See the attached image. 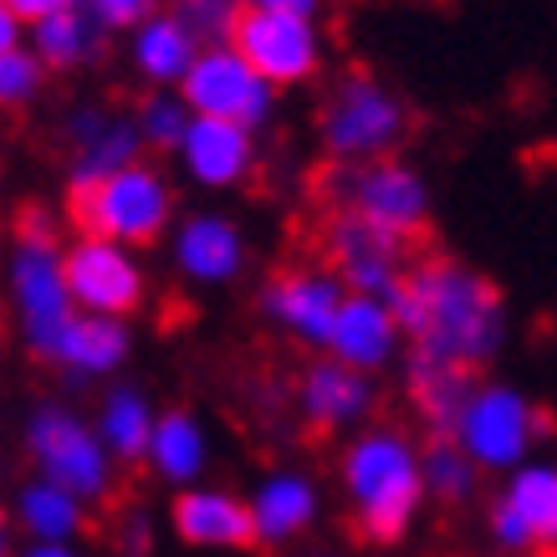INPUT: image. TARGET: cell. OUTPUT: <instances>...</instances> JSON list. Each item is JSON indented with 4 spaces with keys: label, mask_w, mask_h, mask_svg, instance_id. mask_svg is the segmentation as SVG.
Masks as SVG:
<instances>
[{
    "label": "cell",
    "mask_w": 557,
    "mask_h": 557,
    "mask_svg": "<svg viewBox=\"0 0 557 557\" xmlns=\"http://www.w3.org/2000/svg\"><path fill=\"white\" fill-rule=\"evenodd\" d=\"M409 358L481 379L511 338V312L486 271L456 256H414L388 297Z\"/></svg>",
    "instance_id": "obj_1"
},
{
    "label": "cell",
    "mask_w": 557,
    "mask_h": 557,
    "mask_svg": "<svg viewBox=\"0 0 557 557\" xmlns=\"http://www.w3.org/2000/svg\"><path fill=\"white\" fill-rule=\"evenodd\" d=\"M338 491L363 542H399L424 507L420 445L399 424H358L338 450Z\"/></svg>",
    "instance_id": "obj_2"
},
{
    "label": "cell",
    "mask_w": 557,
    "mask_h": 557,
    "mask_svg": "<svg viewBox=\"0 0 557 557\" xmlns=\"http://www.w3.org/2000/svg\"><path fill=\"white\" fill-rule=\"evenodd\" d=\"M0 282H5V302H11L21 348L41 358V363H51L67 322L77 318V307H72L67 276H62V231H57V215H47L41 205H32L16 220Z\"/></svg>",
    "instance_id": "obj_3"
},
{
    "label": "cell",
    "mask_w": 557,
    "mask_h": 557,
    "mask_svg": "<svg viewBox=\"0 0 557 557\" xmlns=\"http://www.w3.org/2000/svg\"><path fill=\"white\" fill-rule=\"evenodd\" d=\"M174 215H180V195H174V174L159 159H134L123 170L102 174L98 185L67 189V220L77 236H102L149 251L170 236Z\"/></svg>",
    "instance_id": "obj_4"
},
{
    "label": "cell",
    "mask_w": 557,
    "mask_h": 557,
    "mask_svg": "<svg viewBox=\"0 0 557 557\" xmlns=\"http://www.w3.org/2000/svg\"><path fill=\"white\" fill-rule=\"evenodd\" d=\"M409 102L379 72L348 67L338 72L318 102V149L333 170H354L399 153L409 138Z\"/></svg>",
    "instance_id": "obj_5"
},
{
    "label": "cell",
    "mask_w": 557,
    "mask_h": 557,
    "mask_svg": "<svg viewBox=\"0 0 557 557\" xmlns=\"http://www.w3.org/2000/svg\"><path fill=\"white\" fill-rule=\"evenodd\" d=\"M450 440L481 475H507L537 460V445L547 440V414L527 388L507 379H475L450 424Z\"/></svg>",
    "instance_id": "obj_6"
},
{
    "label": "cell",
    "mask_w": 557,
    "mask_h": 557,
    "mask_svg": "<svg viewBox=\"0 0 557 557\" xmlns=\"http://www.w3.org/2000/svg\"><path fill=\"white\" fill-rule=\"evenodd\" d=\"M21 445H26L36 475L57 481V486L72 491V496L87 502V507H102V502H113V496H119L123 466L102 450L92 420L77 414L72 405H57V399L36 405L32 414H26Z\"/></svg>",
    "instance_id": "obj_7"
},
{
    "label": "cell",
    "mask_w": 557,
    "mask_h": 557,
    "mask_svg": "<svg viewBox=\"0 0 557 557\" xmlns=\"http://www.w3.org/2000/svg\"><path fill=\"white\" fill-rule=\"evenodd\" d=\"M333 200H338V210L369 220V225H379L384 236L405 240V246H414L430 231V215H435V189H430L424 170L399 159V153L338 170Z\"/></svg>",
    "instance_id": "obj_8"
},
{
    "label": "cell",
    "mask_w": 557,
    "mask_h": 557,
    "mask_svg": "<svg viewBox=\"0 0 557 557\" xmlns=\"http://www.w3.org/2000/svg\"><path fill=\"white\" fill-rule=\"evenodd\" d=\"M174 92L185 98V108L195 119L236 123V128H251V134H261L276 119V102H282V92L231 41H210V47L195 51L185 83L174 87Z\"/></svg>",
    "instance_id": "obj_9"
},
{
    "label": "cell",
    "mask_w": 557,
    "mask_h": 557,
    "mask_svg": "<svg viewBox=\"0 0 557 557\" xmlns=\"http://www.w3.org/2000/svg\"><path fill=\"white\" fill-rule=\"evenodd\" d=\"M62 276H67L77 312L123 318V322H134L144 312L153 287L144 251L119 246V240H102V236H77V231L62 240Z\"/></svg>",
    "instance_id": "obj_10"
},
{
    "label": "cell",
    "mask_w": 557,
    "mask_h": 557,
    "mask_svg": "<svg viewBox=\"0 0 557 557\" xmlns=\"http://www.w3.org/2000/svg\"><path fill=\"white\" fill-rule=\"evenodd\" d=\"M231 47H236L276 92L318 83L322 67H327L322 21L287 16V11H251V5H240L236 26H231Z\"/></svg>",
    "instance_id": "obj_11"
},
{
    "label": "cell",
    "mask_w": 557,
    "mask_h": 557,
    "mask_svg": "<svg viewBox=\"0 0 557 557\" xmlns=\"http://www.w3.org/2000/svg\"><path fill=\"white\" fill-rule=\"evenodd\" d=\"M170 267L180 282L200 292H220V287H236L246 267H251V236L231 210H185L174 215L170 225Z\"/></svg>",
    "instance_id": "obj_12"
},
{
    "label": "cell",
    "mask_w": 557,
    "mask_h": 557,
    "mask_svg": "<svg viewBox=\"0 0 557 557\" xmlns=\"http://www.w3.org/2000/svg\"><path fill=\"white\" fill-rule=\"evenodd\" d=\"M322 251L327 261L322 267L343 282V292H358V297H394V287L405 282L409 271V246L405 240L384 236L379 225L348 215V210H333L327 225H322Z\"/></svg>",
    "instance_id": "obj_13"
},
{
    "label": "cell",
    "mask_w": 557,
    "mask_h": 557,
    "mask_svg": "<svg viewBox=\"0 0 557 557\" xmlns=\"http://www.w3.org/2000/svg\"><path fill=\"white\" fill-rule=\"evenodd\" d=\"M491 542L502 553H547L557 547V466L553 460H527L502 475V491L486 511Z\"/></svg>",
    "instance_id": "obj_14"
},
{
    "label": "cell",
    "mask_w": 557,
    "mask_h": 557,
    "mask_svg": "<svg viewBox=\"0 0 557 557\" xmlns=\"http://www.w3.org/2000/svg\"><path fill=\"white\" fill-rule=\"evenodd\" d=\"M174 174L200 195H236L261 170V144L251 128L220 119H189L185 138L174 144Z\"/></svg>",
    "instance_id": "obj_15"
},
{
    "label": "cell",
    "mask_w": 557,
    "mask_h": 557,
    "mask_svg": "<svg viewBox=\"0 0 557 557\" xmlns=\"http://www.w3.org/2000/svg\"><path fill=\"white\" fill-rule=\"evenodd\" d=\"M343 297H348V292H343V282L327 267H287L261 287L256 307H261V318H267L282 338L322 354V343L333 333V318H338Z\"/></svg>",
    "instance_id": "obj_16"
},
{
    "label": "cell",
    "mask_w": 557,
    "mask_h": 557,
    "mask_svg": "<svg viewBox=\"0 0 557 557\" xmlns=\"http://www.w3.org/2000/svg\"><path fill=\"white\" fill-rule=\"evenodd\" d=\"M292 405H297V420L318 435H354L358 424L373 420V405H379V384L369 373L348 369L338 358L318 354L297 373L292 384Z\"/></svg>",
    "instance_id": "obj_17"
},
{
    "label": "cell",
    "mask_w": 557,
    "mask_h": 557,
    "mask_svg": "<svg viewBox=\"0 0 557 557\" xmlns=\"http://www.w3.org/2000/svg\"><path fill=\"white\" fill-rule=\"evenodd\" d=\"M62 138H67V189L98 185L102 174L144 159L134 113H123L113 102H77L62 119Z\"/></svg>",
    "instance_id": "obj_18"
},
{
    "label": "cell",
    "mask_w": 557,
    "mask_h": 557,
    "mask_svg": "<svg viewBox=\"0 0 557 557\" xmlns=\"http://www.w3.org/2000/svg\"><path fill=\"white\" fill-rule=\"evenodd\" d=\"M322 354L348 363V369L369 373L379 379L384 369H394L399 358H405V333H399V318H394V307L384 297H358L348 292L338 307V318H333V333L322 343Z\"/></svg>",
    "instance_id": "obj_19"
},
{
    "label": "cell",
    "mask_w": 557,
    "mask_h": 557,
    "mask_svg": "<svg viewBox=\"0 0 557 557\" xmlns=\"http://www.w3.org/2000/svg\"><path fill=\"white\" fill-rule=\"evenodd\" d=\"M251 511V537L261 547H292L322 522V486L318 475L297 471V466H276L251 486L246 496Z\"/></svg>",
    "instance_id": "obj_20"
},
{
    "label": "cell",
    "mask_w": 557,
    "mask_h": 557,
    "mask_svg": "<svg viewBox=\"0 0 557 557\" xmlns=\"http://www.w3.org/2000/svg\"><path fill=\"white\" fill-rule=\"evenodd\" d=\"M170 527H174V537L189 542V547H200V553H240V547L256 542L246 496L231 486H215V481L174 491Z\"/></svg>",
    "instance_id": "obj_21"
},
{
    "label": "cell",
    "mask_w": 557,
    "mask_h": 557,
    "mask_svg": "<svg viewBox=\"0 0 557 557\" xmlns=\"http://www.w3.org/2000/svg\"><path fill=\"white\" fill-rule=\"evenodd\" d=\"M134 358V327L123 318H92L77 312L67 333L51 354V369H62L72 384H98V379H119Z\"/></svg>",
    "instance_id": "obj_22"
},
{
    "label": "cell",
    "mask_w": 557,
    "mask_h": 557,
    "mask_svg": "<svg viewBox=\"0 0 557 557\" xmlns=\"http://www.w3.org/2000/svg\"><path fill=\"white\" fill-rule=\"evenodd\" d=\"M210 460H215V445H210V430L195 409H159L149 435V450H144V466L159 486L185 491L200 486L210 475Z\"/></svg>",
    "instance_id": "obj_23"
},
{
    "label": "cell",
    "mask_w": 557,
    "mask_h": 557,
    "mask_svg": "<svg viewBox=\"0 0 557 557\" xmlns=\"http://www.w3.org/2000/svg\"><path fill=\"white\" fill-rule=\"evenodd\" d=\"M200 41L170 16V11H153L138 26L123 32V57H128V72H134L144 87H180L185 83L189 62H195Z\"/></svg>",
    "instance_id": "obj_24"
},
{
    "label": "cell",
    "mask_w": 557,
    "mask_h": 557,
    "mask_svg": "<svg viewBox=\"0 0 557 557\" xmlns=\"http://www.w3.org/2000/svg\"><path fill=\"white\" fill-rule=\"evenodd\" d=\"M87 502H77L72 491H62L47 475H26L16 491H11V527H16L26 542H77L87 532Z\"/></svg>",
    "instance_id": "obj_25"
},
{
    "label": "cell",
    "mask_w": 557,
    "mask_h": 557,
    "mask_svg": "<svg viewBox=\"0 0 557 557\" xmlns=\"http://www.w3.org/2000/svg\"><path fill=\"white\" fill-rule=\"evenodd\" d=\"M153 420H159L153 399L138 384H123V379H113V384L102 388L98 409H92V430H98L102 450L119 460V466H138V460H144Z\"/></svg>",
    "instance_id": "obj_26"
},
{
    "label": "cell",
    "mask_w": 557,
    "mask_h": 557,
    "mask_svg": "<svg viewBox=\"0 0 557 557\" xmlns=\"http://www.w3.org/2000/svg\"><path fill=\"white\" fill-rule=\"evenodd\" d=\"M102 41H108V32L87 16L83 5H67V11L26 26V47L41 57V67H47L51 77H72V72L92 67L102 57Z\"/></svg>",
    "instance_id": "obj_27"
},
{
    "label": "cell",
    "mask_w": 557,
    "mask_h": 557,
    "mask_svg": "<svg viewBox=\"0 0 557 557\" xmlns=\"http://www.w3.org/2000/svg\"><path fill=\"white\" fill-rule=\"evenodd\" d=\"M471 384L475 379L471 373H460V369H440V363H424V358H409L405 363L409 405H414V414L424 420L430 435H450V424H456Z\"/></svg>",
    "instance_id": "obj_28"
},
{
    "label": "cell",
    "mask_w": 557,
    "mask_h": 557,
    "mask_svg": "<svg viewBox=\"0 0 557 557\" xmlns=\"http://www.w3.org/2000/svg\"><path fill=\"white\" fill-rule=\"evenodd\" d=\"M420 481H424V502L466 507L475 486H481V471L466 460V450L450 435H430V445H420Z\"/></svg>",
    "instance_id": "obj_29"
},
{
    "label": "cell",
    "mask_w": 557,
    "mask_h": 557,
    "mask_svg": "<svg viewBox=\"0 0 557 557\" xmlns=\"http://www.w3.org/2000/svg\"><path fill=\"white\" fill-rule=\"evenodd\" d=\"M128 113H134L138 144H144V153H149V159H159V153L170 159L174 144L185 138L189 119H195V113L185 108V98H180L174 87H144V98H138Z\"/></svg>",
    "instance_id": "obj_30"
},
{
    "label": "cell",
    "mask_w": 557,
    "mask_h": 557,
    "mask_svg": "<svg viewBox=\"0 0 557 557\" xmlns=\"http://www.w3.org/2000/svg\"><path fill=\"white\" fill-rule=\"evenodd\" d=\"M47 83L51 72L41 67V57H36L26 41L11 47L0 57V113H26L36 102L47 98Z\"/></svg>",
    "instance_id": "obj_31"
},
{
    "label": "cell",
    "mask_w": 557,
    "mask_h": 557,
    "mask_svg": "<svg viewBox=\"0 0 557 557\" xmlns=\"http://www.w3.org/2000/svg\"><path fill=\"white\" fill-rule=\"evenodd\" d=\"M164 11H170L200 47H210V41H231L240 0H164Z\"/></svg>",
    "instance_id": "obj_32"
},
{
    "label": "cell",
    "mask_w": 557,
    "mask_h": 557,
    "mask_svg": "<svg viewBox=\"0 0 557 557\" xmlns=\"http://www.w3.org/2000/svg\"><path fill=\"white\" fill-rule=\"evenodd\" d=\"M77 5L98 21L102 32H128V26H138L144 16L164 11V0H77Z\"/></svg>",
    "instance_id": "obj_33"
},
{
    "label": "cell",
    "mask_w": 557,
    "mask_h": 557,
    "mask_svg": "<svg viewBox=\"0 0 557 557\" xmlns=\"http://www.w3.org/2000/svg\"><path fill=\"white\" fill-rule=\"evenodd\" d=\"M119 553L123 557H149L153 553V522L144 511H128L119 527Z\"/></svg>",
    "instance_id": "obj_34"
},
{
    "label": "cell",
    "mask_w": 557,
    "mask_h": 557,
    "mask_svg": "<svg viewBox=\"0 0 557 557\" xmlns=\"http://www.w3.org/2000/svg\"><path fill=\"white\" fill-rule=\"evenodd\" d=\"M11 11H16L21 26H36V21L57 16V11H67V5H77V0H5Z\"/></svg>",
    "instance_id": "obj_35"
},
{
    "label": "cell",
    "mask_w": 557,
    "mask_h": 557,
    "mask_svg": "<svg viewBox=\"0 0 557 557\" xmlns=\"http://www.w3.org/2000/svg\"><path fill=\"white\" fill-rule=\"evenodd\" d=\"M240 5H251V11H287V16H322V5L327 0H240Z\"/></svg>",
    "instance_id": "obj_36"
},
{
    "label": "cell",
    "mask_w": 557,
    "mask_h": 557,
    "mask_svg": "<svg viewBox=\"0 0 557 557\" xmlns=\"http://www.w3.org/2000/svg\"><path fill=\"white\" fill-rule=\"evenodd\" d=\"M21 41H26V26H21L16 11H11V5L0 0V57H5L11 47H21Z\"/></svg>",
    "instance_id": "obj_37"
},
{
    "label": "cell",
    "mask_w": 557,
    "mask_h": 557,
    "mask_svg": "<svg viewBox=\"0 0 557 557\" xmlns=\"http://www.w3.org/2000/svg\"><path fill=\"white\" fill-rule=\"evenodd\" d=\"M11 557H83V553H77V542H26Z\"/></svg>",
    "instance_id": "obj_38"
},
{
    "label": "cell",
    "mask_w": 557,
    "mask_h": 557,
    "mask_svg": "<svg viewBox=\"0 0 557 557\" xmlns=\"http://www.w3.org/2000/svg\"><path fill=\"white\" fill-rule=\"evenodd\" d=\"M11 532H16V527H11V517L0 511V557H11V553H16V547H11Z\"/></svg>",
    "instance_id": "obj_39"
},
{
    "label": "cell",
    "mask_w": 557,
    "mask_h": 557,
    "mask_svg": "<svg viewBox=\"0 0 557 557\" xmlns=\"http://www.w3.org/2000/svg\"><path fill=\"white\" fill-rule=\"evenodd\" d=\"M537 557H557V547H547V553H537Z\"/></svg>",
    "instance_id": "obj_40"
},
{
    "label": "cell",
    "mask_w": 557,
    "mask_h": 557,
    "mask_svg": "<svg viewBox=\"0 0 557 557\" xmlns=\"http://www.w3.org/2000/svg\"><path fill=\"white\" fill-rule=\"evenodd\" d=\"M302 557H333V553H302Z\"/></svg>",
    "instance_id": "obj_41"
}]
</instances>
